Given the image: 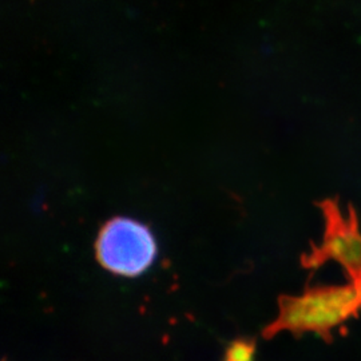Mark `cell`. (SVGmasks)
I'll list each match as a JSON object with an SVG mask.
<instances>
[{"instance_id": "obj_1", "label": "cell", "mask_w": 361, "mask_h": 361, "mask_svg": "<svg viewBox=\"0 0 361 361\" xmlns=\"http://www.w3.org/2000/svg\"><path fill=\"white\" fill-rule=\"evenodd\" d=\"M360 314L361 289L356 285L308 286L300 296L279 297V316L264 328L262 337L271 340L280 332L289 331L300 338L313 332L326 344H332L334 329Z\"/></svg>"}, {"instance_id": "obj_2", "label": "cell", "mask_w": 361, "mask_h": 361, "mask_svg": "<svg viewBox=\"0 0 361 361\" xmlns=\"http://www.w3.org/2000/svg\"><path fill=\"white\" fill-rule=\"evenodd\" d=\"M323 213V240L319 245L310 244V250L301 256L304 269L316 271L324 264H340L352 284L361 289V232L359 217L352 205L347 216L343 213L338 198H328L316 204Z\"/></svg>"}, {"instance_id": "obj_3", "label": "cell", "mask_w": 361, "mask_h": 361, "mask_svg": "<svg viewBox=\"0 0 361 361\" xmlns=\"http://www.w3.org/2000/svg\"><path fill=\"white\" fill-rule=\"evenodd\" d=\"M98 262L106 271L137 277L147 271L157 257V243L149 226L128 217L109 219L95 243Z\"/></svg>"}, {"instance_id": "obj_4", "label": "cell", "mask_w": 361, "mask_h": 361, "mask_svg": "<svg viewBox=\"0 0 361 361\" xmlns=\"http://www.w3.org/2000/svg\"><path fill=\"white\" fill-rule=\"evenodd\" d=\"M257 340L250 337H238L228 344L224 361H255Z\"/></svg>"}]
</instances>
